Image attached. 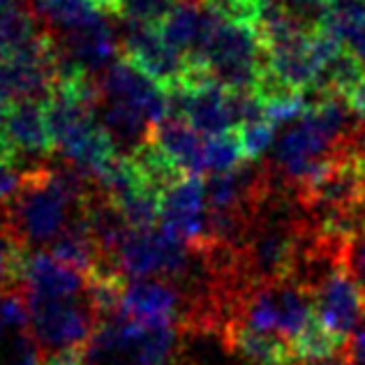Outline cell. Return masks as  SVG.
<instances>
[{"instance_id": "obj_13", "label": "cell", "mask_w": 365, "mask_h": 365, "mask_svg": "<svg viewBox=\"0 0 365 365\" xmlns=\"http://www.w3.org/2000/svg\"><path fill=\"white\" fill-rule=\"evenodd\" d=\"M225 349L250 365H301L294 347L277 335L259 333L241 322H227L220 331Z\"/></svg>"}, {"instance_id": "obj_2", "label": "cell", "mask_w": 365, "mask_h": 365, "mask_svg": "<svg viewBox=\"0 0 365 365\" xmlns=\"http://www.w3.org/2000/svg\"><path fill=\"white\" fill-rule=\"evenodd\" d=\"M81 208L65 195L46 171L28 176L19 197L9 204L7 222L26 247L53 243Z\"/></svg>"}, {"instance_id": "obj_12", "label": "cell", "mask_w": 365, "mask_h": 365, "mask_svg": "<svg viewBox=\"0 0 365 365\" xmlns=\"http://www.w3.org/2000/svg\"><path fill=\"white\" fill-rule=\"evenodd\" d=\"M21 284H26L28 294L49 296V299H70V296L86 294V277L44 250H35V252L28 250Z\"/></svg>"}, {"instance_id": "obj_26", "label": "cell", "mask_w": 365, "mask_h": 365, "mask_svg": "<svg viewBox=\"0 0 365 365\" xmlns=\"http://www.w3.org/2000/svg\"><path fill=\"white\" fill-rule=\"evenodd\" d=\"M9 107H12V104H9V102L3 98V95H0V134H3V128H5V120H7Z\"/></svg>"}, {"instance_id": "obj_18", "label": "cell", "mask_w": 365, "mask_h": 365, "mask_svg": "<svg viewBox=\"0 0 365 365\" xmlns=\"http://www.w3.org/2000/svg\"><path fill=\"white\" fill-rule=\"evenodd\" d=\"M28 247L19 241L7 220L0 217V292L16 289L21 284Z\"/></svg>"}, {"instance_id": "obj_6", "label": "cell", "mask_w": 365, "mask_h": 365, "mask_svg": "<svg viewBox=\"0 0 365 365\" xmlns=\"http://www.w3.org/2000/svg\"><path fill=\"white\" fill-rule=\"evenodd\" d=\"M169 98L171 113L185 118L206 139L236 132L234 91L215 81L213 76L169 91Z\"/></svg>"}, {"instance_id": "obj_4", "label": "cell", "mask_w": 365, "mask_h": 365, "mask_svg": "<svg viewBox=\"0 0 365 365\" xmlns=\"http://www.w3.org/2000/svg\"><path fill=\"white\" fill-rule=\"evenodd\" d=\"M307 287L314 294L322 324L340 340L349 342L365 314V289L351 275L347 262L340 259L324 268Z\"/></svg>"}, {"instance_id": "obj_19", "label": "cell", "mask_w": 365, "mask_h": 365, "mask_svg": "<svg viewBox=\"0 0 365 365\" xmlns=\"http://www.w3.org/2000/svg\"><path fill=\"white\" fill-rule=\"evenodd\" d=\"M178 0H111L109 12L118 14L125 26L160 28Z\"/></svg>"}, {"instance_id": "obj_5", "label": "cell", "mask_w": 365, "mask_h": 365, "mask_svg": "<svg viewBox=\"0 0 365 365\" xmlns=\"http://www.w3.org/2000/svg\"><path fill=\"white\" fill-rule=\"evenodd\" d=\"M192 250L208 247V199L201 176H180L160 195V225Z\"/></svg>"}, {"instance_id": "obj_8", "label": "cell", "mask_w": 365, "mask_h": 365, "mask_svg": "<svg viewBox=\"0 0 365 365\" xmlns=\"http://www.w3.org/2000/svg\"><path fill=\"white\" fill-rule=\"evenodd\" d=\"M100 95L104 100H116L139 111L150 125H158L171 116V98L165 86L150 79L128 58H118L100 74Z\"/></svg>"}, {"instance_id": "obj_14", "label": "cell", "mask_w": 365, "mask_h": 365, "mask_svg": "<svg viewBox=\"0 0 365 365\" xmlns=\"http://www.w3.org/2000/svg\"><path fill=\"white\" fill-rule=\"evenodd\" d=\"M58 49L86 74H93V72L102 74L107 67H111L118 61L116 58L118 42L107 21V16L81 28V31L67 33Z\"/></svg>"}, {"instance_id": "obj_10", "label": "cell", "mask_w": 365, "mask_h": 365, "mask_svg": "<svg viewBox=\"0 0 365 365\" xmlns=\"http://www.w3.org/2000/svg\"><path fill=\"white\" fill-rule=\"evenodd\" d=\"M0 139L12 153L16 167H21L24 160L49 155L53 141L46 123L44 102H14L9 107Z\"/></svg>"}, {"instance_id": "obj_23", "label": "cell", "mask_w": 365, "mask_h": 365, "mask_svg": "<svg viewBox=\"0 0 365 365\" xmlns=\"http://www.w3.org/2000/svg\"><path fill=\"white\" fill-rule=\"evenodd\" d=\"M344 262H347L351 275L356 277V282L365 289V217L359 225L356 234H354L351 241L347 243V250H344Z\"/></svg>"}, {"instance_id": "obj_1", "label": "cell", "mask_w": 365, "mask_h": 365, "mask_svg": "<svg viewBox=\"0 0 365 365\" xmlns=\"http://www.w3.org/2000/svg\"><path fill=\"white\" fill-rule=\"evenodd\" d=\"M349 116L351 111L340 98L317 95L299 123L277 139L273 162L292 190L299 187L322 160L347 146L354 130Z\"/></svg>"}, {"instance_id": "obj_15", "label": "cell", "mask_w": 365, "mask_h": 365, "mask_svg": "<svg viewBox=\"0 0 365 365\" xmlns=\"http://www.w3.org/2000/svg\"><path fill=\"white\" fill-rule=\"evenodd\" d=\"M180 335L176 326L169 329H134L125 347V365H178Z\"/></svg>"}, {"instance_id": "obj_29", "label": "cell", "mask_w": 365, "mask_h": 365, "mask_svg": "<svg viewBox=\"0 0 365 365\" xmlns=\"http://www.w3.org/2000/svg\"><path fill=\"white\" fill-rule=\"evenodd\" d=\"M100 5H102V9H104V12H107V7H104V0H100Z\"/></svg>"}, {"instance_id": "obj_21", "label": "cell", "mask_w": 365, "mask_h": 365, "mask_svg": "<svg viewBox=\"0 0 365 365\" xmlns=\"http://www.w3.org/2000/svg\"><path fill=\"white\" fill-rule=\"evenodd\" d=\"M262 100H264V118L268 123H273L275 128L301 118L307 104H310L305 100V93H294V91H271L264 93Z\"/></svg>"}, {"instance_id": "obj_7", "label": "cell", "mask_w": 365, "mask_h": 365, "mask_svg": "<svg viewBox=\"0 0 365 365\" xmlns=\"http://www.w3.org/2000/svg\"><path fill=\"white\" fill-rule=\"evenodd\" d=\"M123 51V58L134 63L167 91L180 88L195 79L187 56L169 46L158 28L153 26H125Z\"/></svg>"}, {"instance_id": "obj_24", "label": "cell", "mask_w": 365, "mask_h": 365, "mask_svg": "<svg viewBox=\"0 0 365 365\" xmlns=\"http://www.w3.org/2000/svg\"><path fill=\"white\" fill-rule=\"evenodd\" d=\"M24 174L14 162L0 155V204H12L24 187Z\"/></svg>"}, {"instance_id": "obj_17", "label": "cell", "mask_w": 365, "mask_h": 365, "mask_svg": "<svg viewBox=\"0 0 365 365\" xmlns=\"http://www.w3.org/2000/svg\"><path fill=\"white\" fill-rule=\"evenodd\" d=\"M44 33L37 26L35 14L16 3L0 19V58H7V56L24 51L26 46H31Z\"/></svg>"}, {"instance_id": "obj_11", "label": "cell", "mask_w": 365, "mask_h": 365, "mask_svg": "<svg viewBox=\"0 0 365 365\" xmlns=\"http://www.w3.org/2000/svg\"><path fill=\"white\" fill-rule=\"evenodd\" d=\"M150 146L174 167L180 176H204V146L206 137L199 134L192 125L171 113L169 118L153 125Z\"/></svg>"}, {"instance_id": "obj_3", "label": "cell", "mask_w": 365, "mask_h": 365, "mask_svg": "<svg viewBox=\"0 0 365 365\" xmlns=\"http://www.w3.org/2000/svg\"><path fill=\"white\" fill-rule=\"evenodd\" d=\"M28 301V329L44 349H72L88 347L98 333L102 317L91 303L88 294L70 299H49L26 292Z\"/></svg>"}, {"instance_id": "obj_27", "label": "cell", "mask_w": 365, "mask_h": 365, "mask_svg": "<svg viewBox=\"0 0 365 365\" xmlns=\"http://www.w3.org/2000/svg\"><path fill=\"white\" fill-rule=\"evenodd\" d=\"M14 5H16V0H0V19H3Z\"/></svg>"}, {"instance_id": "obj_16", "label": "cell", "mask_w": 365, "mask_h": 365, "mask_svg": "<svg viewBox=\"0 0 365 365\" xmlns=\"http://www.w3.org/2000/svg\"><path fill=\"white\" fill-rule=\"evenodd\" d=\"M40 12L51 26L61 31L74 33L104 19L100 0H40Z\"/></svg>"}, {"instance_id": "obj_20", "label": "cell", "mask_w": 365, "mask_h": 365, "mask_svg": "<svg viewBox=\"0 0 365 365\" xmlns=\"http://www.w3.org/2000/svg\"><path fill=\"white\" fill-rule=\"evenodd\" d=\"M245 162L241 139L236 132L220 134V137H208L204 146V165L210 174H227L241 167Z\"/></svg>"}, {"instance_id": "obj_9", "label": "cell", "mask_w": 365, "mask_h": 365, "mask_svg": "<svg viewBox=\"0 0 365 365\" xmlns=\"http://www.w3.org/2000/svg\"><path fill=\"white\" fill-rule=\"evenodd\" d=\"M120 317L139 329H169L182 331L185 299L176 284L165 280H134L128 284L120 301Z\"/></svg>"}, {"instance_id": "obj_25", "label": "cell", "mask_w": 365, "mask_h": 365, "mask_svg": "<svg viewBox=\"0 0 365 365\" xmlns=\"http://www.w3.org/2000/svg\"><path fill=\"white\" fill-rule=\"evenodd\" d=\"M40 365H88V347H72L42 356Z\"/></svg>"}, {"instance_id": "obj_28", "label": "cell", "mask_w": 365, "mask_h": 365, "mask_svg": "<svg viewBox=\"0 0 365 365\" xmlns=\"http://www.w3.org/2000/svg\"><path fill=\"white\" fill-rule=\"evenodd\" d=\"M322 365H349V363H344V361H329V363H322Z\"/></svg>"}, {"instance_id": "obj_22", "label": "cell", "mask_w": 365, "mask_h": 365, "mask_svg": "<svg viewBox=\"0 0 365 365\" xmlns=\"http://www.w3.org/2000/svg\"><path fill=\"white\" fill-rule=\"evenodd\" d=\"M236 134H238V139H241L245 162H257L268 148L273 146V141H275V125L268 123L266 118H262V120L241 125V128L236 130Z\"/></svg>"}]
</instances>
